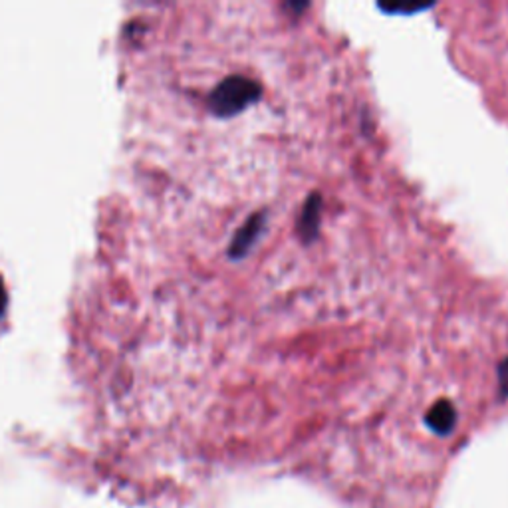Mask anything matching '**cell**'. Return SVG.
<instances>
[{
	"mask_svg": "<svg viewBox=\"0 0 508 508\" xmlns=\"http://www.w3.org/2000/svg\"><path fill=\"white\" fill-rule=\"evenodd\" d=\"M433 4H413V6H381V11H386L389 14H409V12H419V11H427V8H431Z\"/></svg>",
	"mask_w": 508,
	"mask_h": 508,
	"instance_id": "5b68a950",
	"label": "cell"
},
{
	"mask_svg": "<svg viewBox=\"0 0 508 508\" xmlns=\"http://www.w3.org/2000/svg\"><path fill=\"white\" fill-rule=\"evenodd\" d=\"M498 386H501V391L508 397V358L498 363Z\"/></svg>",
	"mask_w": 508,
	"mask_h": 508,
	"instance_id": "8992f818",
	"label": "cell"
},
{
	"mask_svg": "<svg viewBox=\"0 0 508 508\" xmlns=\"http://www.w3.org/2000/svg\"><path fill=\"white\" fill-rule=\"evenodd\" d=\"M264 225H266V212L262 211L254 212L251 219L245 221V225L237 230L233 243L229 246V256L235 258V261L246 256L248 251L256 245L258 237L262 235Z\"/></svg>",
	"mask_w": 508,
	"mask_h": 508,
	"instance_id": "7a4b0ae2",
	"label": "cell"
},
{
	"mask_svg": "<svg viewBox=\"0 0 508 508\" xmlns=\"http://www.w3.org/2000/svg\"><path fill=\"white\" fill-rule=\"evenodd\" d=\"M262 96V86L245 76H230L215 87L209 96V110L217 118L233 115L251 108Z\"/></svg>",
	"mask_w": 508,
	"mask_h": 508,
	"instance_id": "6da1fadb",
	"label": "cell"
},
{
	"mask_svg": "<svg viewBox=\"0 0 508 508\" xmlns=\"http://www.w3.org/2000/svg\"><path fill=\"white\" fill-rule=\"evenodd\" d=\"M320 217H322V197L318 193L310 195L304 203V209L300 212L298 225H296V235L304 245L316 240L318 230H320Z\"/></svg>",
	"mask_w": 508,
	"mask_h": 508,
	"instance_id": "3957f363",
	"label": "cell"
},
{
	"mask_svg": "<svg viewBox=\"0 0 508 508\" xmlns=\"http://www.w3.org/2000/svg\"><path fill=\"white\" fill-rule=\"evenodd\" d=\"M6 310V290L3 287V280H0V318H3Z\"/></svg>",
	"mask_w": 508,
	"mask_h": 508,
	"instance_id": "52a82bcc",
	"label": "cell"
},
{
	"mask_svg": "<svg viewBox=\"0 0 508 508\" xmlns=\"http://www.w3.org/2000/svg\"><path fill=\"white\" fill-rule=\"evenodd\" d=\"M425 423L431 427L435 433L439 435H447L453 431L454 423H457V412H454V407L451 401L447 399H441L437 401V404L427 412L425 417Z\"/></svg>",
	"mask_w": 508,
	"mask_h": 508,
	"instance_id": "277c9868",
	"label": "cell"
}]
</instances>
